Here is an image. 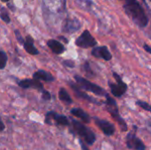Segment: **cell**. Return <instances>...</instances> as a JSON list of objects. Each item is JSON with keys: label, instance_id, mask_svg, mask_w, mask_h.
<instances>
[{"label": "cell", "instance_id": "cell-15", "mask_svg": "<svg viewBox=\"0 0 151 150\" xmlns=\"http://www.w3.org/2000/svg\"><path fill=\"white\" fill-rule=\"evenodd\" d=\"M34 39L31 35L27 34L25 38V41H24V43L22 44V46L24 47L25 50L30 54V55H33V56H35V55H38L39 54V50L35 48V44H34Z\"/></svg>", "mask_w": 151, "mask_h": 150}, {"label": "cell", "instance_id": "cell-11", "mask_svg": "<svg viewBox=\"0 0 151 150\" xmlns=\"http://www.w3.org/2000/svg\"><path fill=\"white\" fill-rule=\"evenodd\" d=\"M95 124L97 126V127L106 135V136H111L114 134L115 133V126L113 124H111L110 121L104 119V118H100L97 117H94L93 118Z\"/></svg>", "mask_w": 151, "mask_h": 150}, {"label": "cell", "instance_id": "cell-8", "mask_svg": "<svg viewBox=\"0 0 151 150\" xmlns=\"http://www.w3.org/2000/svg\"><path fill=\"white\" fill-rule=\"evenodd\" d=\"M75 44L80 48L88 49V48H94L97 44V42L92 36V34L88 30H84L83 33L76 39Z\"/></svg>", "mask_w": 151, "mask_h": 150}, {"label": "cell", "instance_id": "cell-30", "mask_svg": "<svg viewBox=\"0 0 151 150\" xmlns=\"http://www.w3.org/2000/svg\"><path fill=\"white\" fill-rule=\"evenodd\" d=\"M4 128H5L4 124V122L2 121L1 118H0V132H3V131L4 130Z\"/></svg>", "mask_w": 151, "mask_h": 150}, {"label": "cell", "instance_id": "cell-1", "mask_svg": "<svg viewBox=\"0 0 151 150\" xmlns=\"http://www.w3.org/2000/svg\"><path fill=\"white\" fill-rule=\"evenodd\" d=\"M123 8L127 15L133 22L141 28L146 27L149 24V18L137 0H123Z\"/></svg>", "mask_w": 151, "mask_h": 150}, {"label": "cell", "instance_id": "cell-4", "mask_svg": "<svg viewBox=\"0 0 151 150\" xmlns=\"http://www.w3.org/2000/svg\"><path fill=\"white\" fill-rule=\"evenodd\" d=\"M74 80H75L78 87L81 89H83L88 92H91L98 96H105L108 94L106 92V90L104 88H103L102 87L98 86L97 84H96L94 82H91L88 79L83 78L80 75H74Z\"/></svg>", "mask_w": 151, "mask_h": 150}, {"label": "cell", "instance_id": "cell-6", "mask_svg": "<svg viewBox=\"0 0 151 150\" xmlns=\"http://www.w3.org/2000/svg\"><path fill=\"white\" fill-rule=\"evenodd\" d=\"M44 123L47 125H50V126H51V125L61 126H70L69 118L66 116L60 115L53 111H48L45 114Z\"/></svg>", "mask_w": 151, "mask_h": 150}, {"label": "cell", "instance_id": "cell-20", "mask_svg": "<svg viewBox=\"0 0 151 150\" xmlns=\"http://www.w3.org/2000/svg\"><path fill=\"white\" fill-rule=\"evenodd\" d=\"M77 4L83 10L90 11L93 6V2L91 0H76Z\"/></svg>", "mask_w": 151, "mask_h": 150}, {"label": "cell", "instance_id": "cell-29", "mask_svg": "<svg viewBox=\"0 0 151 150\" xmlns=\"http://www.w3.org/2000/svg\"><path fill=\"white\" fill-rule=\"evenodd\" d=\"M143 48H144V50H146V51H147L148 53H150H150H151V47L150 46V45H149V44H146V43H145V44L143 45Z\"/></svg>", "mask_w": 151, "mask_h": 150}, {"label": "cell", "instance_id": "cell-18", "mask_svg": "<svg viewBox=\"0 0 151 150\" xmlns=\"http://www.w3.org/2000/svg\"><path fill=\"white\" fill-rule=\"evenodd\" d=\"M70 113L73 116L80 118L84 123H88V124L91 121V118H90L89 114L88 112H86L85 111H83L82 109H81V108H73L70 111Z\"/></svg>", "mask_w": 151, "mask_h": 150}, {"label": "cell", "instance_id": "cell-25", "mask_svg": "<svg viewBox=\"0 0 151 150\" xmlns=\"http://www.w3.org/2000/svg\"><path fill=\"white\" fill-rule=\"evenodd\" d=\"M14 34H15V37H16V39H17L18 42H19V44H21V45H22V44L24 43L25 39L22 37V35H21L20 32H19L18 29H15V30H14Z\"/></svg>", "mask_w": 151, "mask_h": 150}, {"label": "cell", "instance_id": "cell-28", "mask_svg": "<svg viewBox=\"0 0 151 150\" xmlns=\"http://www.w3.org/2000/svg\"><path fill=\"white\" fill-rule=\"evenodd\" d=\"M80 145H81V149L82 150H89L88 149V146L80 139Z\"/></svg>", "mask_w": 151, "mask_h": 150}, {"label": "cell", "instance_id": "cell-7", "mask_svg": "<svg viewBox=\"0 0 151 150\" xmlns=\"http://www.w3.org/2000/svg\"><path fill=\"white\" fill-rule=\"evenodd\" d=\"M46 11L52 14L64 13L65 11V0H42Z\"/></svg>", "mask_w": 151, "mask_h": 150}, {"label": "cell", "instance_id": "cell-27", "mask_svg": "<svg viewBox=\"0 0 151 150\" xmlns=\"http://www.w3.org/2000/svg\"><path fill=\"white\" fill-rule=\"evenodd\" d=\"M62 64H63L65 66L69 67V68H73V67L75 66V63H74V61H73V60H69V59L64 60Z\"/></svg>", "mask_w": 151, "mask_h": 150}, {"label": "cell", "instance_id": "cell-35", "mask_svg": "<svg viewBox=\"0 0 151 150\" xmlns=\"http://www.w3.org/2000/svg\"><path fill=\"white\" fill-rule=\"evenodd\" d=\"M68 150H70V149H68Z\"/></svg>", "mask_w": 151, "mask_h": 150}, {"label": "cell", "instance_id": "cell-22", "mask_svg": "<svg viewBox=\"0 0 151 150\" xmlns=\"http://www.w3.org/2000/svg\"><path fill=\"white\" fill-rule=\"evenodd\" d=\"M0 19L4 22H5L6 24H9L11 22V19H10L9 13H8L7 10L4 7L0 8Z\"/></svg>", "mask_w": 151, "mask_h": 150}, {"label": "cell", "instance_id": "cell-2", "mask_svg": "<svg viewBox=\"0 0 151 150\" xmlns=\"http://www.w3.org/2000/svg\"><path fill=\"white\" fill-rule=\"evenodd\" d=\"M72 125V133L78 134L81 137V140L88 146H92L96 141V133L88 126H86L84 124L81 123L80 121H77L76 119H73L72 118H69Z\"/></svg>", "mask_w": 151, "mask_h": 150}, {"label": "cell", "instance_id": "cell-5", "mask_svg": "<svg viewBox=\"0 0 151 150\" xmlns=\"http://www.w3.org/2000/svg\"><path fill=\"white\" fill-rule=\"evenodd\" d=\"M112 76L114 77V79L116 80V83H113L111 81H109V87L111 88V93L115 96V97H121L122 95H124L126 94V92L127 91L128 86L126 82L123 81V80L121 79V77L116 72H112Z\"/></svg>", "mask_w": 151, "mask_h": 150}, {"label": "cell", "instance_id": "cell-32", "mask_svg": "<svg viewBox=\"0 0 151 150\" xmlns=\"http://www.w3.org/2000/svg\"><path fill=\"white\" fill-rule=\"evenodd\" d=\"M58 39H61V40H63L65 43H68V40H67L65 36H58Z\"/></svg>", "mask_w": 151, "mask_h": 150}, {"label": "cell", "instance_id": "cell-31", "mask_svg": "<svg viewBox=\"0 0 151 150\" xmlns=\"http://www.w3.org/2000/svg\"><path fill=\"white\" fill-rule=\"evenodd\" d=\"M7 6H8V8H10L12 11H15V7L12 5V4H10V3H9V4H7Z\"/></svg>", "mask_w": 151, "mask_h": 150}, {"label": "cell", "instance_id": "cell-12", "mask_svg": "<svg viewBox=\"0 0 151 150\" xmlns=\"http://www.w3.org/2000/svg\"><path fill=\"white\" fill-rule=\"evenodd\" d=\"M68 84H69L70 88L73 90L74 94L76 95V96H77L78 98L82 99V100H85V101H87V102H88V103H94V104H96V105H102L103 103H100V102H98L96 99H95L94 97L88 95L87 93H85L82 89H81V88L78 87L77 84H74V83H73L72 81H69Z\"/></svg>", "mask_w": 151, "mask_h": 150}, {"label": "cell", "instance_id": "cell-3", "mask_svg": "<svg viewBox=\"0 0 151 150\" xmlns=\"http://www.w3.org/2000/svg\"><path fill=\"white\" fill-rule=\"evenodd\" d=\"M105 98H106V100H105L104 103H105L107 111L111 115V117L114 118V120L119 124L121 130L124 132H127L128 130V126H127V124L126 123L125 119L119 114V110L118 103H117L116 100L114 98H112L109 94H107L105 95Z\"/></svg>", "mask_w": 151, "mask_h": 150}, {"label": "cell", "instance_id": "cell-16", "mask_svg": "<svg viewBox=\"0 0 151 150\" xmlns=\"http://www.w3.org/2000/svg\"><path fill=\"white\" fill-rule=\"evenodd\" d=\"M33 79L38 81L43 80L46 82H51L55 80V77L49 72L44 70H37L33 73Z\"/></svg>", "mask_w": 151, "mask_h": 150}, {"label": "cell", "instance_id": "cell-34", "mask_svg": "<svg viewBox=\"0 0 151 150\" xmlns=\"http://www.w3.org/2000/svg\"><path fill=\"white\" fill-rule=\"evenodd\" d=\"M1 1H2V2H4V3H8L10 0H1Z\"/></svg>", "mask_w": 151, "mask_h": 150}, {"label": "cell", "instance_id": "cell-19", "mask_svg": "<svg viewBox=\"0 0 151 150\" xmlns=\"http://www.w3.org/2000/svg\"><path fill=\"white\" fill-rule=\"evenodd\" d=\"M58 98H59L60 101H62L63 103H65L66 104H72L73 102L71 95H69V93L64 88H61L59 89V91H58Z\"/></svg>", "mask_w": 151, "mask_h": 150}, {"label": "cell", "instance_id": "cell-10", "mask_svg": "<svg viewBox=\"0 0 151 150\" xmlns=\"http://www.w3.org/2000/svg\"><path fill=\"white\" fill-rule=\"evenodd\" d=\"M81 27V21L76 18H66L65 19L62 25V31L66 34H73L79 31Z\"/></svg>", "mask_w": 151, "mask_h": 150}, {"label": "cell", "instance_id": "cell-21", "mask_svg": "<svg viewBox=\"0 0 151 150\" xmlns=\"http://www.w3.org/2000/svg\"><path fill=\"white\" fill-rule=\"evenodd\" d=\"M83 68H84V72H85V73H86V75H87L88 78H93V77L96 76V73H95V72L92 70V68H91L90 64H89L88 61H86V62L84 63Z\"/></svg>", "mask_w": 151, "mask_h": 150}, {"label": "cell", "instance_id": "cell-33", "mask_svg": "<svg viewBox=\"0 0 151 150\" xmlns=\"http://www.w3.org/2000/svg\"><path fill=\"white\" fill-rule=\"evenodd\" d=\"M142 1H143V2H144V4H146V6H147V8H148V9L150 10V4H148V2H147V0H142Z\"/></svg>", "mask_w": 151, "mask_h": 150}, {"label": "cell", "instance_id": "cell-9", "mask_svg": "<svg viewBox=\"0 0 151 150\" xmlns=\"http://www.w3.org/2000/svg\"><path fill=\"white\" fill-rule=\"evenodd\" d=\"M136 126H134V132H131L127 136V147L133 150H146V146L142 141L135 134Z\"/></svg>", "mask_w": 151, "mask_h": 150}, {"label": "cell", "instance_id": "cell-14", "mask_svg": "<svg viewBox=\"0 0 151 150\" xmlns=\"http://www.w3.org/2000/svg\"><path fill=\"white\" fill-rule=\"evenodd\" d=\"M18 85L19 88H24V89H27V88H33V89H36L39 91H42L43 88V85L34 79H24V80H18Z\"/></svg>", "mask_w": 151, "mask_h": 150}, {"label": "cell", "instance_id": "cell-13", "mask_svg": "<svg viewBox=\"0 0 151 150\" xmlns=\"http://www.w3.org/2000/svg\"><path fill=\"white\" fill-rule=\"evenodd\" d=\"M91 55L95 57L104 59L105 61H110L112 58V55L110 52L107 46L94 47L91 50Z\"/></svg>", "mask_w": 151, "mask_h": 150}, {"label": "cell", "instance_id": "cell-17", "mask_svg": "<svg viewBox=\"0 0 151 150\" xmlns=\"http://www.w3.org/2000/svg\"><path fill=\"white\" fill-rule=\"evenodd\" d=\"M47 45L48 47L50 49V50L57 54V55H60L63 54L65 51V46L58 40H54V39H50L47 42Z\"/></svg>", "mask_w": 151, "mask_h": 150}, {"label": "cell", "instance_id": "cell-26", "mask_svg": "<svg viewBox=\"0 0 151 150\" xmlns=\"http://www.w3.org/2000/svg\"><path fill=\"white\" fill-rule=\"evenodd\" d=\"M42 100L49 101V100L51 99V95H50V93L48 90L43 89V90L42 91Z\"/></svg>", "mask_w": 151, "mask_h": 150}, {"label": "cell", "instance_id": "cell-24", "mask_svg": "<svg viewBox=\"0 0 151 150\" xmlns=\"http://www.w3.org/2000/svg\"><path fill=\"white\" fill-rule=\"evenodd\" d=\"M136 105L139 106V107H141V108H142V109H144L145 111H149V112L151 111L150 103H146V102H143V101H137V102H136Z\"/></svg>", "mask_w": 151, "mask_h": 150}, {"label": "cell", "instance_id": "cell-23", "mask_svg": "<svg viewBox=\"0 0 151 150\" xmlns=\"http://www.w3.org/2000/svg\"><path fill=\"white\" fill-rule=\"evenodd\" d=\"M7 61H8L7 54L5 53V51L0 50V70H3L5 68Z\"/></svg>", "mask_w": 151, "mask_h": 150}]
</instances>
